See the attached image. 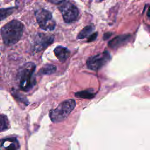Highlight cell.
Returning <instances> with one entry per match:
<instances>
[{
    "mask_svg": "<svg viewBox=\"0 0 150 150\" xmlns=\"http://www.w3.org/2000/svg\"><path fill=\"white\" fill-rule=\"evenodd\" d=\"M54 40L53 35H48L42 33H38L33 39V50L36 52H39L45 49Z\"/></svg>",
    "mask_w": 150,
    "mask_h": 150,
    "instance_id": "obj_7",
    "label": "cell"
},
{
    "mask_svg": "<svg viewBox=\"0 0 150 150\" xmlns=\"http://www.w3.org/2000/svg\"><path fill=\"white\" fill-rule=\"evenodd\" d=\"M47 1L53 4H60L63 3L64 1V0H47Z\"/></svg>",
    "mask_w": 150,
    "mask_h": 150,
    "instance_id": "obj_18",
    "label": "cell"
},
{
    "mask_svg": "<svg viewBox=\"0 0 150 150\" xmlns=\"http://www.w3.org/2000/svg\"><path fill=\"white\" fill-rule=\"evenodd\" d=\"M129 35H122L115 37L108 43V46L111 48H117L125 43L130 38Z\"/></svg>",
    "mask_w": 150,
    "mask_h": 150,
    "instance_id": "obj_9",
    "label": "cell"
},
{
    "mask_svg": "<svg viewBox=\"0 0 150 150\" xmlns=\"http://www.w3.org/2000/svg\"><path fill=\"white\" fill-rule=\"evenodd\" d=\"M19 147V142L16 138H6L1 140V150H17Z\"/></svg>",
    "mask_w": 150,
    "mask_h": 150,
    "instance_id": "obj_8",
    "label": "cell"
},
{
    "mask_svg": "<svg viewBox=\"0 0 150 150\" xmlns=\"http://www.w3.org/2000/svg\"><path fill=\"white\" fill-rule=\"evenodd\" d=\"M36 69L34 63L28 62L23 64L19 70L18 80L21 90L28 91L31 90L36 83L33 73Z\"/></svg>",
    "mask_w": 150,
    "mask_h": 150,
    "instance_id": "obj_2",
    "label": "cell"
},
{
    "mask_svg": "<svg viewBox=\"0 0 150 150\" xmlns=\"http://www.w3.org/2000/svg\"><path fill=\"white\" fill-rule=\"evenodd\" d=\"M59 9L64 21L66 23L73 22L79 16V12L77 8L70 2H63Z\"/></svg>",
    "mask_w": 150,
    "mask_h": 150,
    "instance_id": "obj_6",
    "label": "cell"
},
{
    "mask_svg": "<svg viewBox=\"0 0 150 150\" xmlns=\"http://www.w3.org/2000/svg\"><path fill=\"white\" fill-rule=\"evenodd\" d=\"M23 24L18 20H12L5 25L1 30L4 44L11 46L17 43L22 36Z\"/></svg>",
    "mask_w": 150,
    "mask_h": 150,
    "instance_id": "obj_1",
    "label": "cell"
},
{
    "mask_svg": "<svg viewBox=\"0 0 150 150\" xmlns=\"http://www.w3.org/2000/svg\"><path fill=\"white\" fill-rule=\"evenodd\" d=\"M14 11V8L1 9V20H3L9 15H11Z\"/></svg>",
    "mask_w": 150,
    "mask_h": 150,
    "instance_id": "obj_15",
    "label": "cell"
},
{
    "mask_svg": "<svg viewBox=\"0 0 150 150\" xmlns=\"http://www.w3.org/2000/svg\"><path fill=\"white\" fill-rule=\"evenodd\" d=\"M76 104V101L73 99L63 101L56 108L50 111L49 117L51 121L55 123L63 121L71 112Z\"/></svg>",
    "mask_w": 150,
    "mask_h": 150,
    "instance_id": "obj_3",
    "label": "cell"
},
{
    "mask_svg": "<svg viewBox=\"0 0 150 150\" xmlns=\"http://www.w3.org/2000/svg\"><path fill=\"white\" fill-rule=\"evenodd\" d=\"M35 16L39 26L46 31L53 30L56 26L52 13L44 9H38L35 12Z\"/></svg>",
    "mask_w": 150,
    "mask_h": 150,
    "instance_id": "obj_4",
    "label": "cell"
},
{
    "mask_svg": "<svg viewBox=\"0 0 150 150\" xmlns=\"http://www.w3.org/2000/svg\"><path fill=\"white\" fill-rule=\"evenodd\" d=\"M12 95L13 96V97H15L16 99L18 100H19V101L22 102L23 103H25L26 105L29 103L28 102L27 100H26L24 97H23L22 95H21V94L17 93L16 91H15V90L13 91L12 92Z\"/></svg>",
    "mask_w": 150,
    "mask_h": 150,
    "instance_id": "obj_16",
    "label": "cell"
},
{
    "mask_svg": "<svg viewBox=\"0 0 150 150\" xmlns=\"http://www.w3.org/2000/svg\"><path fill=\"white\" fill-rule=\"evenodd\" d=\"M111 56L107 51L89 57L86 62L87 67L92 70L97 71L105 66L110 60Z\"/></svg>",
    "mask_w": 150,
    "mask_h": 150,
    "instance_id": "obj_5",
    "label": "cell"
},
{
    "mask_svg": "<svg viewBox=\"0 0 150 150\" xmlns=\"http://www.w3.org/2000/svg\"><path fill=\"white\" fill-rule=\"evenodd\" d=\"M54 53L60 62H64L69 57L70 51L65 47L58 46L54 49Z\"/></svg>",
    "mask_w": 150,
    "mask_h": 150,
    "instance_id": "obj_10",
    "label": "cell"
},
{
    "mask_svg": "<svg viewBox=\"0 0 150 150\" xmlns=\"http://www.w3.org/2000/svg\"><path fill=\"white\" fill-rule=\"evenodd\" d=\"M94 27L92 25H88L85 26L78 34L77 38L80 39H83L85 38L88 37L90 33L93 32Z\"/></svg>",
    "mask_w": 150,
    "mask_h": 150,
    "instance_id": "obj_13",
    "label": "cell"
},
{
    "mask_svg": "<svg viewBox=\"0 0 150 150\" xmlns=\"http://www.w3.org/2000/svg\"><path fill=\"white\" fill-rule=\"evenodd\" d=\"M111 35H112V33H110V32H107V33H105L104 35V36H103L104 39V40L107 39L108 38H109L111 36Z\"/></svg>",
    "mask_w": 150,
    "mask_h": 150,
    "instance_id": "obj_19",
    "label": "cell"
},
{
    "mask_svg": "<svg viewBox=\"0 0 150 150\" xmlns=\"http://www.w3.org/2000/svg\"><path fill=\"white\" fill-rule=\"evenodd\" d=\"M147 16L148 17L150 18V6H149L148 9V11H147Z\"/></svg>",
    "mask_w": 150,
    "mask_h": 150,
    "instance_id": "obj_20",
    "label": "cell"
},
{
    "mask_svg": "<svg viewBox=\"0 0 150 150\" xmlns=\"http://www.w3.org/2000/svg\"><path fill=\"white\" fill-rule=\"evenodd\" d=\"M57 67L53 64H47L42 67L39 71L40 75H49L54 73L56 71Z\"/></svg>",
    "mask_w": 150,
    "mask_h": 150,
    "instance_id": "obj_11",
    "label": "cell"
},
{
    "mask_svg": "<svg viewBox=\"0 0 150 150\" xmlns=\"http://www.w3.org/2000/svg\"><path fill=\"white\" fill-rule=\"evenodd\" d=\"M94 91L93 89H87L77 92L74 94L77 97L86 99H91L93 98L96 94Z\"/></svg>",
    "mask_w": 150,
    "mask_h": 150,
    "instance_id": "obj_12",
    "label": "cell"
},
{
    "mask_svg": "<svg viewBox=\"0 0 150 150\" xmlns=\"http://www.w3.org/2000/svg\"><path fill=\"white\" fill-rule=\"evenodd\" d=\"M97 35H98L97 32H95V33H92L91 35H90L88 37L87 42H91L94 41V40L96 39Z\"/></svg>",
    "mask_w": 150,
    "mask_h": 150,
    "instance_id": "obj_17",
    "label": "cell"
},
{
    "mask_svg": "<svg viewBox=\"0 0 150 150\" xmlns=\"http://www.w3.org/2000/svg\"><path fill=\"white\" fill-rule=\"evenodd\" d=\"M9 128V122L7 117L4 114L0 116V130L1 131H5Z\"/></svg>",
    "mask_w": 150,
    "mask_h": 150,
    "instance_id": "obj_14",
    "label": "cell"
},
{
    "mask_svg": "<svg viewBox=\"0 0 150 150\" xmlns=\"http://www.w3.org/2000/svg\"><path fill=\"white\" fill-rule=\"evenodd\" d=\"M96 1H97V2H101V1H104V0H96Z\"/></svg>",
    "mask_w": 150,
    "mask_h": 150,
    "instance_id": "obj_21",
    "label": "cell"
}]
</instances>
